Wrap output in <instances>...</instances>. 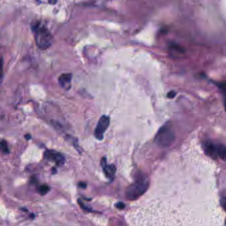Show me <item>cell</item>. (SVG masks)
<instances>
[{"label": "cell", "instance_id": "1", "mask_svg": "<svg viewBox=\"0 0 226 226\" xmlns=\"http://www.w3.org/2000/svg\"><path fill=\"white\" fill-rule=\"evenodd\" d=\"M32 31L37 46L41 50H46L50 47L53 37L51 32L45 26L40 23H35L32 26Z\"/></svg>", "mask_w": 226, "mask_h": 226}, {"label": "cell", "instance_id": "2", "mask_svg": "<svg viewBox=\"0 0 226 226\" xmlns=\"http://www.w3.org/2000/svg\"><path fill=\"white\" fill-rule=\"evenodd\" d=\"M175 140V133L170 123L165 124L159 128L155 137V142L161 147H167L173 144Z\"/></svg>", "mask_w": 226, "mask_h": 226}, {"label": "cell", "instance_id": "3", "mask_svg": "<svg viewBox=\"0 0 226 226\" xmlns=\"http://www.w3.org/2000/svg\"><path fill=\"white\" fill-rule=\"evenodd\" d=\"M150 182L147 177H140L134 183L131 185L126 192V196L127 199L134 200L140 196L144 195L149 188Z\"/></svg>", "mask_w": 226, "mask_h": 226}, {"label": "cell", "instance_id": "4", "mask_svg": "<svg viewBox=\"0 0 226 226\" xmlns=\"http://www.w3.org/2000/svg\"><path fill=\"white\" fill-rule=\"evenodd\" d=\"M110 122H111L110 118L105 115L102 116L100 119L99 120L95 130V136L97 140H101L103 139L104 134L105 133L106 130L108 128Z\"/></svg>", "mask_w": 226, "mask_h": 226}, {"label": "cell", "instance_id": "5", "mask_svg": "<svg viewBox=\"0 0 226 226\" xmlns=\"http://www.w3.org/2000/svg\"><path fill=\"white\" fill-rule=\"evenodd\" d=\"M45 157L48 160L54 161L58 165H62L65 161L64 157L61 153L56 151L47 150L45 153Z\"/></svg>", "mask_w": 226, "mask_h": 226}, {"label": "cell", "instance_id": "6", "mask_svg": "<svg viewBox=\"0 0 226 226\" xmlns=\"http://www.w3.org/2000/svg\"><path fill=\"white\" fill-rule=\"evenodd\" d=\"M203 150L207 156L211 158L216 159V143H214L210 141H205L202 144Z\"/></svg>", "mask_w": 226, "mask_h": 226}, {"label": "cell", "instance_id": "7", "mask_svg": "<svg viewBox=\"0 0 226 226\" xmlns=\"http://www.w3.org/2000/svg\"><path fill=\"white\" fill-rule=\"evenodd\" d=\"M101 166L106 177L108 179H113L116 173L117 168L114 165H108L105 158H103L101 160Z\"/></svg>", "mask_w": 226, "mask_h": 226}, {"label": "cell", "instance_id": "8", "mask_svg": "<svg viewBox=\"0 0 226 226\" xmlns=\"http://www.w3.org/2000/svg\"><path fill=\"white\" fill-rule=\"evenodd\" d=\"M71 78H72V75L71 74H63L59 77V84L65 90H69L71 85Z\"/></svg>", "mask_w": 226, "mask_h": 226}, {"label": "cell", "instance_id": "9", "mask_svg": "<svg viewBox=\"0 0 226 226\" xmlns=\"http://www.w3.org/2000/svg\"><path fill=\"white\" fill-rule=\"evenodd\" d=\"M216 156L217 158H220L226 161V146L216 144Z\"/></svg>", "mask_w": 226, "mask_h": 226}, {"label": "cell", "instance_id": "10", "mask_svg": "<svg viewBox=\"0 0 226 226\" xmlns=\"http://www.w3.org/2000/svg\"><path fill=\"white\" fill-rule=\"evenodd\" d=\"M216 85L219 88V90L222 91L223 96L224 97V103L225 107L226 109V81H221V82H216L215 83Z\"/></svg>", "mask_w": 226, "mask_h": 226}, {"label": "cell", "instance_id": "11", "mask_svg": "<svg viewBox=\"0 0 226 226\" xmlns=\"http://www.w3.org/2000/svg\"><path fill=\"white\" fill-rule=\"evenodd\" d=\"M0 151L3 153H9V148L6 141L2 140L0 142Z\"/></svg>", "mask_w": 226, "mask_h": 226}, {"label": "cell", "instance_id": "12", "mask_svg": "<svg viewBox=\"0 0 226 226\" xmlns=\"http://www.w3.org/2000/svg\"><path fill=\"white\" fill-rule=\"evenodd\" d=\"M38 193H39L40 195H45L49 192L50 188H49V186L47 185H42L39 187V188H38Z\"/></svg>", "mask_w": 226, "mask_h": 226}, {"label": "cell", "instance_id": "13", "mask_svg": "<svg viewBox=\"0 0 226 226\" xmlns=\"http://www.w3.org/2000/svg\"><path fill=\"white\" fill-rule=\"evenodd\" d=\"M3 63L2 61H0V84L3 80Z\"/></svg>", "mask_w": 226, "mask_h": 226}, {"label": "cell", "instance_id": "14", "mask_svg": "<svg viewBox=\"0 0 226 226\" xmlns=\"http://www.w3.org/2000/svg\"><path fill=\"white\" fill-rule=\"evenodd\" d=\"M221 204L224 210L226 212V197H224L221 200Z\"/></svg>", "mask_w": 226, "mask_h": 226}, {"label": "cell", "instance_id": "15", "mask_svg": "<svg viewBox=\"0 0 226 226\" xmlns=\"http://www.w3.org/2000/svg\"><path fill=\"white\" fill-rule=\"evenodd\" d=\"M116 207L120 209V210H123V209H124L125 208V204L123 202H120L117 203V204H116Z\"/></svg>", "mask_w": 226, "mask_h": 226}, {"label": "cell", "instance_id": "16", "mask_svg": "<svg viewBox=\"0 0 226 226\" xmlns=\"http://www.w3.org/2000/svg\"><path fill=\"white\" fill-rule=\"evenodd\" d=\"M176 95V92L175 91H170L167 93V97L169 98V99H173L175 97Z\"/></svg>", "mask_w": 226, "mask_h": 226}, {"label": "cell", "instance_id": "17", "mask_svg": "<svg viewBox=\"0 0 226 226\" xmlns=\"http://www.w3.org/2000/svg\"><path fill=\"white\" fill-rule=\"evenodd\" d=\"M79 186L81 187V188H84V189H85L87 185H86V184H85V183H81L79 184Z\"/></svg>", "mask_w": 226, "mask_h": 226}, {"label": "cell", "instance_id": "18", "mask_svg": "<svg viewBox=\"0 0 226 226\" xmlns=\"http://www.w3.org/2000/svg\"><path fill=\"white\" fill-rule=\"evenodd\" d=\"M25 137H26V138L27 140H29V139L31 138V136H30V135H26V136H25Z\"/></svg>", "mask_w": 226, "mask_h": 226}, {"label": "cell", "instance_id": "19", "mask_svg": "<svg viewBox=\"0 0 226 226\" xmlns=\"http://www.w3.org/2000/svg\"><path fill=\"white\" fill-rule=\"evenodd\" d=\"M225 224H226V222H225Z\"/></svg>", "mask_w": 226, "mask_h": 226}]
</instances>
